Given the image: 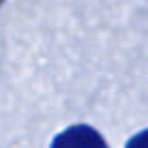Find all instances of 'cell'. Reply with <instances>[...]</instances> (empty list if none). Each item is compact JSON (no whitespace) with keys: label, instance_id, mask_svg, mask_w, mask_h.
<instances>
[{"label":"cell","instance_id":"6da1fadb","mask_svg":"<svg viewBox=\"0 0 148 148\" xmlns=\"http://www.w3.org/2000/svg\"><path fill=\"white\" fill-rule=\"evenodd\" d=\"M52 148H108L105 140L101 137L92 127L75 125L71 129L56 135L52 142Z\"/></svg>","mask_w":148,"mask_h":148},{"label":"cell","instance_id":"7a4b0ae2","mask_svg":"<svg viewBox=\"0 0 148 148\" xmlns=\"http://www.w3.org/2000/svg\"><path fill=\"white\" fill-rule=\"evenodd\" d=\"M127 148H148V129L142 131V133H137L135 137H131Z\"/></svg>","mask_w":148,"mask_h":148}]
</instances>
